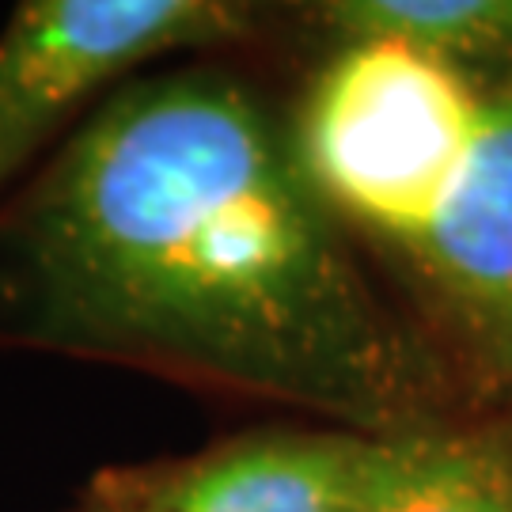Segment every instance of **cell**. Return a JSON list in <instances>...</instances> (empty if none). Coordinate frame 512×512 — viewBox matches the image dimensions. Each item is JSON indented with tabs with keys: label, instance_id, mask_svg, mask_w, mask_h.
<instances>
[{
	"label": "cell",
	"instance_id": "52a82bcc",
	"mask_svg": "<svg viewBox=\"0 0 512 512\" xmlns=\"http://www.w3.org/2000/svg\"><path fill=\"white\" fill-rule=\"evenodd\" d=\"M319 23L338 46L395 42L463 73L512 61V0H334Z\"/></svg>",
	"mask_w": 512,
	"mask_h": 512
},
{
	"label": "cell",
	"instance_id": "7a4b0ae2",
	"mask_svg": "<svg viewBox=\"0 0 512 512\" xmlns=\"http://www.w3.org/2000/svg\"><path fill=\"white\" fill-rule=\"evenodd\" d=\"M478 122L471 73L395 42H346L311 80L293 148L342 224L414 251L456 190Z\"/></svg>",
	"mask_w": 512,
	"mask_h": 512
},
{
	"label": "cell",
	"instance_id": "6da1fadb",
	"mask_svg": "<svg viewBox=\"0 0 512 512\" xmlns=\"http://www.w3.org/2000/svg\"><path fill=\"white\" fill-rule=\"evenodd\" d=\"M0 342L160 368L380 437L433 368L293 137L220 69L141 73L0 202Z\"/></svg>",
	"mask_w": 512,
	"mask_h": 512
},
{
	"label": "cell",
	"instance_id": "277c9868",
	"mask_svg": "<svg viewBox=\"0 0 512 512\" xmlns=\"http://www.w3.org/2000/svg\"><path fill=\"white\" fill-rule=\"evenodd\" d=\"M406 255L467 353L494 380H512V61L482 88V122L463 175Z\"/></svg>",
	"mask_w": 512,
	"mask_h": 512
},
{
	"label": "cell",
	"instance_id": "8992f818",
	"mask_svg": "<svg viewBox=\"0 0 512 512\" xmlns=\"http://www.w3.org/2000/svg\"><path fill=\"white\" fill-rule=\"evenodd\" d=\"M346 512H512V440L425 425L357 437Z\"/></svg>",
	"mask_w": 512,
	"mask_h": 512
},
{
	"label": "cell",
	"instance_id": "3957f363",
	"mask_svg": "<svg viewBox=\"0 0 512 512\" xmlns=\"http://www.w3.org/2000/svg\"><path fill=\"white\" fill-rule=\"evenodd\" d=\"M232 0H27L0 31V202L152 61L251 35Z\"/></svg>",
	"mask_w": 512,
	"mask_h": 512
},
{
	"label": "cell",
	"instance_id": "5b68a950",
	"mask_svg": "<svg viewBox=\"0 0 512 512\" xmlns=\"http://www.w3.org/2000/svg\"><path fill=\"white\" fill-rule=\"evenodd\" d=\"M357 433H255L202 456L110 467L69 512H346Z\"/></svg>",
	"mask_w": 512,
	"mask_h": 512
}]
</instances>
